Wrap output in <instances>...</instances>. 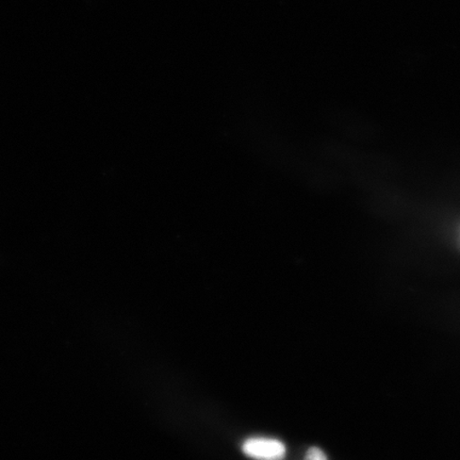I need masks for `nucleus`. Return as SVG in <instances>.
I'll list each match as a JSON object with an SVG mask.
<instances>
[{"label":"nucleus","mask_w":460,"mask_h":460,"mask_svg":"<svg viewBox=\"0 0 460 460\" xmlns=\"http://www.w3.org/2000/svg\"><path fill=\"white\" fill-rule=\"evenodd\" d=\"M245 456L256 460H283L286 447L283 442L269 438H250L243 447Z\"/></svg>","instance_id":"f257e3e1"},{"label":"nucleus","mask_w":460,"mask_h":460,"mask_svg":"<svg viewBox=\"0 0 460 460\" xmlns=\"http://www.w3.org/2000/svg\"><path fill=\"white\" fill-rule=\"evenodd\" d=\"M305 460H327V458L321 448L313 447L307 451L306 456H305Z\"/></svg>","instance_id":"f03ea898"}]
</instances>
